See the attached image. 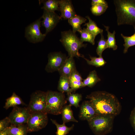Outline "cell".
<instances>
[{
  "mask_svg": "<svg viewBox=\"0 0 135 135\" xmlns=\"http://www.w3.org/2000/svg\"><path fill=\"white\" fill-rule=\"evenodd\" d=\"M98 115H110L114 116L121 112L122 107L117 98L108 92L97 91L87 96Z\"/></svg>",
  "mask_w": 135,
  "mask_h": 135,
  "instance_id": "1",
  "label": "cell"
},
{
  "mask_svg": "<svg viewBox=\"0 0 135 135\" xmlns=\"http://www.w3.org/2000/svg\"><path fill=\"white\" fill-rule=\"evenodd\" d=\"M118 25H135V0H114Z\"/></svg>",
  "mask_w": 135,
  "mask_h": 135,
  "instance_id": "2",
  "label": "cell"
},
{
  "mask_svg": "<svg viewBox=\"0 0 135 135\" xmlns=\"http://www.w3.org/2000/svg\"><path fill=\"white\" fill-rule=\"evenodd\" d=\"M68 53L69 56L76 58L84 57L78 52L82 47H86L87 44L82 42L76 33L70 30L61 32L60 40Z\"/></svg>",
  "mask_w": 135,
  "mask_h": 135,
  "instance_id": "3",
  "label": "cell"
},
{
  "mask_svg": "<svg viewBox=\"0 0 135 135\" xmlns=\"http://www.w3.org/2000/svg\"><path fill=\"white\" fill-rule=\"evenodd\" d=\"M114 117L110 115H98L87 121L95 134L104 135L112 130Z\"/></svg>",
  "mask_w": 135,
  "mask_h": 135,
  "instance_id": "4",
  "label": "cell"
},
{
  "mask_svg": "<svg viewBox=\"0 0 135 135\" xmlns=\"http://www.w3.org/2000/svg\"><path fill=\"white\" fill-rule=\"evenodd\" d=\"M46 94L45 112L47 114L55 115L61 114L62 109L66 102L64 93L48 90Z\"/></svg>",
  "mask_w": 135,
  "mask_h": 135,
  "instance_id": "5",
  "label": "cell"
},
{
  "mask_svg": "<svg viewBox=\"0 0 135 135\" xmlns=\"http://www.w3.org/2000/svg\"><path fill=\"white\" fill-rule=\"evenodd\" d=\"M46 92L40 90H36L32 94L29 104L27 107L31 113L46 112Z\"/></svg>",
  "mask_w": 135,
  "mask_h": 135,
  "instance_id": "6",
  "label": "cell"
},
{
  "mask_svg": "<svg viewBox=\"0 0 135 135\" xmlns=\"http://www.w3.org/2000/svg\"><path fill=\"white\" fill-rule=\"evenodd\" d=\"M48 120L47 114L46 112L31 113L26 124L28 132L38 131L44 128Z\"/></svg>",
  "mask_w": 135,
  "mask_h": 135,
  "instance_id": "7",
  "label": "cell"
},
{
  "mask_svg": "<svg viewBox=\"0 0 135 135\" xmlns=\"http://www.w3.org/2000/svg\"><path fill=\"white\" fill-rule=\"evenodd\" d=\"M68 57L61 52L49 53L48 55V62L45 66V70L48 73L58 72Z\"/></svg>",
  "mask_w": 135,
  "mask_h": 135,
  "instance_id": "8",
  "label": "cell"
},
{
  "mask_svg": "<svg viewBox=\"0 0 135 135\" xmlns=\"http://www.w3.org/2000/svg\"><path fill=\"white\" fill-rule=\"evenodd\" d=\"M40 18L31 23L26 28L25 37L30 42L36 43L42 41L46 35L42 34L40 30L41 23Z\"/></svg>",
  "mask_w": 135,
  "mask_h": 135,
  "instance_id": "9",
  "label": "cell"
},
{
  "mask_svg": "<svg viewBox=\"0 0 135 135\" xmlns=\"http://www.w3.org/2000/svg\"><path fill=\"white\" fill-rule=\"evenodd\" d=\"M31 114L27 107L17 106L13 108L8 117L11 124L17 126L26 124Z\"/></svg>",
  "mask_w": 135,
  "mask_h": 135,
  "instance_id": "10",
  "label": "cell"
},
{
  "mask_svg": "<svg viewBox=\"0 0 135 135\" xmlns=\"http://www.w3.org/2000/svg\"><path fill=\"white\" fill-rule=\"evenodd\" d=\"M43 19L42 25L46 29L45 33L46 35L52 31L56 26L62 18L55 12L44 10L43 14L41 17Z\"/></svg>",
  "mask_w": 135,
  "mask_h": 135,
  "instance_id": "11",
  "label": "cell"
},
{
  "mask_svg": "<svg viewBox=\"0 0 135 135\" xmlns=\"http://www.w3.org/2000/svg\"><path fill=\"white\" fill-rule=\"evenodd\" d=\"M98 115L93 105L89 100L84 101L81 105L79 118L81 120L88 121Z\"/></svg>",
  "mask_w": 135,
  "mask_h": 135,
  "instance_id": "12",
  "label": "cell"
},
{
  "mask_svg": "<svg viewBox=\"0 0 135 135\" xmlns=\"http://www.w3.org/2000/svg\"><path fill=\"white\" fill-rule=\"evenodd\" d=\"M59 8L61 18L68 20L76 15L70 0H59Z\"/></svg>",
  "mask_w": 135,
  "mask_h": 135,
  "instance_id": "13",
  "label": "cell"
},
{
  "mask_svg": "<svg viewBox=\"0 0 135 135\" xmlns=\"http://www.w3.org/2000/svg\"><path fill=\"white\" fill-rule=\"evenodd\" d=\"M72 57H68L64 64L58 71L60 76L69 79L72 72L76 69L75 62Z\"/></svg>",
  "mask_w": 135,
  "mask_h": 135,
  "instance_id": "14",
  "label": "cell"
},
{
  "mask_svg": "<svg viewBox=\"0 0 135 135\" xmlns=\"http://www.w3.org/2000/svg\"><path fill=\"white\" fill-rule=\"evenodd\" d=\"M71 106L70 104L65 105L62 108L61 114L63 122L66 123L70 122H78V121L74 116L71 108Z\"/></svg>",
  "mask_w": 135,
  "mask_h": 135,
  "instance_id": "15",
  "label": "cell"
},
{
  "mask_svg": "<svg viewBox=\"0 0 135 135\" xmlns=\"http://www.w3.org/2000/svg\"><path fill=\"white\" fill-rule=\"evenodd\" d=\"M101 80L95 70L90 72L87 78L83 80L82 83L84 87L88 86L92 88Z\"/></svg>",
  "mask_w": 135,
  "mask_h": 135,
  "instance_id": "16",
  "label": "cell"
},
{
  "mask_svg": "<svg viewBox=\"0 0 135 135\" xmlns=\"http://www.w3.org/2000/svg\"><path fill=\"white\" fill-rule=\"evenodd\" d=\"M68 22L69 24L72 26V31L76 33L81 28V24L85 22L86 19L79 15H76L74 17L68 19Z\"/></svg>",
  "mask_w": 135,
  "mask_h": 135,
  "instance_id": "17",
  "label": "cell"
},
{
  "mask_svg": "<svg viewBox=\"0 0 135 135\" xmlns=\"http://www.w3.org/2000/svg\"><path fill=\"white\" fill-rule=\"evenodd\" d=\"M21 98L14 92L6 100L4 108L7 110L10 107L13 108L21 104H24Z\"/></svg>",
  "mask_w": 135,
  "mask_h": 135,
  "instance_id": "18",
  "label": "cell"
},
{
  "mask_svg": "<svg viewBox=\"0 0 135 135\" xmlns=\"http://www.w3.org/2000/svg\"><path fill=\"white\" fill-rule=\"evenodd\" d=\"M9 129V135H27L28 132L26 124L17 126L11 124Z\"/></svg>",
  "mask_w": 135,
  "mask_h": 135,
  "instance_id": "19",
  "label": "cell"
},
{
  "mask_svg": "<svg viewBox=\"0 0 135 135\" xmlns=\"http://www.w3.org/2000/svg\"><path fill=\"white\" fill-rule=\"evenodd\" d=\"M57 89L59 92L67 94L73 92L70 86L69 79L64 76H60Z\"/></svg>",
  "mask_w": 135,
  "mask_h": 135,
  "instance_id": "20",
  "label": "cell"
},
{
  "mask_svg": "<svg viewBox=\"0 0 135 135\" xmlns=\"http://www.w3.org/2000/svg\"><path fill=\"white\" fill-rule=\"evenodd\" d=\"M86 18L88 19V22L85 23L84 25L86 26V28L94 36V38L99 34L103 32V30L98 27L96 23L92 20L88 16H87Z\"/></svg>",
  "mask_w": 135,
  "mask_h": 135,
  "instance_id": "21",
  "label": "cell"
},
{
  "mask_svg": "<svg viewBox=\"0 0 135 135\" xmlns=\"http://www.w3.org/2000/svg\"><path fill=\"white\" fill-rule=\"evenodd\" d=\"M50 120L56 127L57 131L56 135H66L73 130L74 126V125L73 124L70 127H68L66 126L65 123L63 122L62 124H60L55 120L52 119Z\"/></svg>",
  "mask_w": 135,
  "mask_h": 135,
  "instance_id": "22",
  "label": "cell"
},
{
  "mask_svg": "<svg viewBox=\"0 0 135 135\" xmlns=\"http://www.w3.org/2000/svg\"><path fill=\"white\" fill-rule=\"evenodd\" d=\"M78 32L80 34V40L82 42H89L92 45L94 44L95 38L86 28H81Z\"/></svg>",
  "mask_w": 135,
  "mask_h": 135,
  "instance_id": "23",
  "label": "cell"
},
{
  "mask_svg": "<svg viewBox=\"0 0 135 135\" xmlns=\"http://www.w3.org/2000/svg\"><path fill=\"white\" fill-rule=\"evenodd\" d=\"M59 0H43V6L41 8L43 10L55 12L59 10Z\"/></svg>",
  "mask_w": 135,
  "mask_h": 135,
  "instance_id": "24",
  "label": "cell"
},
{
  "mask_svg": "<svg viewBox=\"0 0 135 135\" xmlns=\"http://www.w3.org/2000/svg\"><path fill=\"white\" fill-rule=\"evenodd\" d=\"M106 28V30L107 32L108 39L107 40V44L108 48H112L114 50H116L118 48L116 44V40L115 35L116 32L114 30L112 33L109 31V27L108 26H104Z\"/></svg>",
  "mask_w": 135,
  "mask_h": 135,
  "instance_id": "25",
  "label": "cell"
},
{
  "mask_svg": "<svg viewBox=\"0 0 135 135\" xmlns=\"http://www.w3.org/2000/svg\"><path fill=\"white\" fill-rule=\"evenodd\" d=\"M67 100L69 102V104L76 108L79 106V103L82 98L81 94L72 92L67 94Z\"/></svg>",
  "mask_w": 135,
  "mask_h": 135,
  "instance_id": "26",
  "label": "cell"
},
{
  "mask_svg": "<svg viewBox=\"0 0 135 135\" xmlns=\"http://www.w3.org/2000/svg\"><path fill=\"white\" fill-rule=\"evenodd\" d=\"M90 60L85 58L84 56L83 57L86 60L87 63L89 65L98 67L103 66L106 63V61L102 56L97 57L92 56L90 55Z\"/></svg>",
  "mask_w": 135,
  "mask_h": 135,
  "instance_id": "27",
  "label": "cell"
},
{
  "mask_svg": "<svg viewBox=\"0 0 135 135\" xmlns=\"http://www.w3.org/2000/svg\"><path fill=\"white\" fill-rule=\"evenodd\" d=\"M135 32L132 35L127 36H124L122 34H121L122 37L123 38L124 42V53H126L127 52L128 48L132 46L135 45V27L134 26Z\"/></svg>",
  "mask_w": 135,
  "mask_h": 135,
  "instance_id": "28",
  "label": "cell"
},
{
  "mask_svg": "<svg viewBox=\"0 0 135 135\" xmlns=\"http://www.w3.org/2000/svg\"><path fill=\"white\" fill-rule=\"evenodd\" d=\"M100 34L101 38L98 42V45L96 50L97 54L99 56H102L103 52L104 50L108 48L107 44V40L104 38L103 32Z\"/></svg>",
  "mask_w": 135,
  "mask_h": 135,
  "instance_id": "29",
  "label": "cell"
},
{
  "mask_svg": "<svg viewBox=\"0 0 135 135\" xmlns=\"http://www.w3.org/2000/svg\"><path fill=\"white\" fill-rule=\"evenodd\" d=\"M108 7V6L95 4L92 6L90 8L92 13L94 15L100 16L103 14Z\"/></svg>",
  "mask_w": 135,
  "mask_h": 135,
  "instance_id": "30",
  "label": "cell"
},
{
  "mask_svg": "<svg viewBox=\"0 0 135 135\" xmlns=\"http://www.w3.org/2000/svg\"><path fill=\"white\" fill-rule=\"evenodd\" d=\"M69 82L70 87L73 92L84 87L82 81L69 80Z\"/></svg>",
  "mask_w": 135,
  "mask_h": 135,
  "instance_id": "31",
  "label": "cell"
},
{
  "mask_svg": "<svg viewBox=\"0 0 135 135\" xmlns=\"http://www.w3.org/2000/svg\"><path fill=\"white\" fill-rule=\"evenodd\" d=\"M10 124V121L8 117H6L0 121V131L8 128Z\"/></svg>",
  "mask_w": 135,
  "mask_h": 135,
  "instance_id": "32",
  "label": "cell"
},
{
  "mask_svg": "<svg viewBox=\"0 0 135 135\" xmlns=\"http://www.w3.org/2000/svg\"><path fill=\"white\" fill-rule=\"evenodd\" d=\"M69 81H82V77L78 72L76 69L71 73L69 78Z\"/></svg>",
  "mask_w": 135,
  "mask_h": 135,
  "instance_id": "33",
  "label": "cell"
},
{
  "mask_svg": "<svg viewBox=\"0 0 135 135\" xmlns=\"http://www.w3.org/2000/svg\"><path fill=\"white\" fill-rule=\"evenodd\" d=\"M130 119L131 125L135 130V106L131 111Z\"/></svg>",
  "mask_w": 135,
  "mask_h": 135,
  "instance_id": "34",
  "label": "cell"
},
{
  "mask_svg": "<svg viewBox=\"0 0 135 135\" xmlns=\"http://www.w3.org/2000/svg\"><path fill=\"white\" fill-rule=\"evenodd\" d=\"M92 5L95 4L101 5L105 6H108L107 3L104 0H92Z\"/></svg>",
  "mask_w": 135,
  "mask_h": 135,
  "instance_id": "35",
  "label": "cell"
},
{
  "mask_svg": "<svg viewBox=\"0 0 135 135\" xmlns=\"http://www.w3.org/2000/svg\"><path fill=\"white\" fill-rule=\"evenodd\" d=\"M9 127L8 128L0 131V135H9Z\"/></svg>",
  "mask_w": 135,
  "mask_h": 135,
  "instance_id": "36",
  "label": "cell"
}]
</instances>
